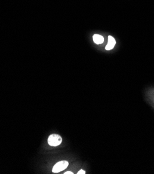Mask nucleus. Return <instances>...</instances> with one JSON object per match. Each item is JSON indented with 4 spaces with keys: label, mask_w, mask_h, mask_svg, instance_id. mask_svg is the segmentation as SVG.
<instances>
[{
    "label": "nucleus",
    "mask_w": 154,
    "mask_h": 174,
    "mask_svg": "<svg viewBox=\"0 0 154 174\" xmlns=\"http://www.w3.org/2000/svg\"><path fill=\"white\" fill-rule=\"evenodd\" d=\"M62 142V137L57 134H52L48 137V144L52 147H57Z\"/></svg>",
    "instance_id": "obj_1"
},
{
    "label": "nucleus",
    "mask_w": 154,
    "mask_h": 174,
    "mask_svg": "<svg viewBox=\"0 0 154 174\" xmlns=\"http://www.w3.org/2000/svg\"><path fill=\"white\" fill-rule=\"evenodd\" d=\"M68 165H69V163H68L67 161H60V162H59L54 165L52 169V172L59 173L60 171L65 170Z\"/></svg>",
    "instance_id": "obj_2"
},
{
    "label": "nucleus",
    "mask_w": 154,
    "mask_h": 174,
    "mask_svg": "<svg viewBox=\"0 0 154 174\" xmlns=\"http://www.w3.org/2000/svg\"><path fill=\"white\" fill-rule=\"evenodd\" d=\"M115 44H116V41L114 37L111 36H108V42L106 47V50L113 49V48H114Z\"/></svg>",
    "instance_id": "obj_3"
},
{
    "label": "nucleus",
    "mask_w": 154,
    "mask_h": 174,
    "mask_svg": "<svg viewBox=\"0 0 154 174\" xmlns=\"http://www.w3.org/2000/svg\"><path fill=\"white\" fill-rule=\"evenodd\" d=\"M93 40H94L95 43L97 44H101L104 41V38L102 36H100L99 34H95L93 36Z\"/></svg>",
    "instance_id": "obj_4"
},
{
    "label": "nucleus",
    "mask_w": 154,
    "mask_h": 174,
    "mask_svg": "<svg viewBox=\"0 0 154 174\" xmlns=\"http://www.w3.org/2000/svg\"><path fill=\"white\" fill-rule=\"evenodd\" d=\"M77 173H78V174H85V171L84 170L82 169V170H80Z\"/></svg>",
    "instance_id": "obj_5"
},
{
    "label": "nucleus",
    "mask_w": 154,
    "mask_h": 174,
    "mask_svg": "<svg viewBox=\"0 0 154 174\" xmlns=\"http://www.w3.org/2000/svg\"><path fill=\"white\" fill-rule=\"evenodd\" d=\"M65 174H73V173L71 171H67V172L65 173Z\"/></svg>",
    "instance_id": "obj_6"
}]
</instances>
